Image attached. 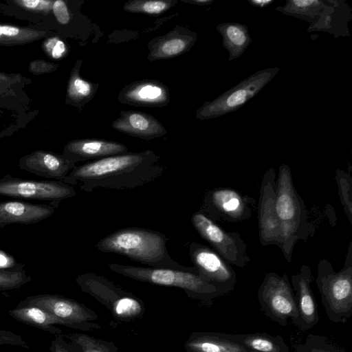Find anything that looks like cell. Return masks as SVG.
Wrapping results in <instances>:
<instances>
[{
  "instance_id": "obj_1",
  "label": "cell",
  "mask_w": 352,
  "mask_h": 352,
  "mask_svg": "<svg viewBox=\"0 0 352 352\" xmlns=\"http://www.w3.org/2000/svg\"><path fill=\"white\" fill-rule=\"evenodd\" d=\"M160 159L151 150L109 156L76 166L63 182L77 185L85 192L98 188L133 189L162 175Z\"/></svg>"
},
{
  "instance_id": "obj_2",
  "label": "cell",
  "mask_w": 352,
  "mask_h": 352,
  "mask_svg": "<svg viewBox=\"0 0 352 352\" xmlns=\"http://www.w3.org/2000/svg\"><path fill=\"white\" fill-rule=\"evenodd\" d=\"M275 211L282 234L281 251L291 262L294 245L298 240L307 241L314 232L302 199L296 192L288 165L278 169L275 188Z\"/></svg>"
},
{
  "instance_id": "obj_3",
  "label": "cell",
  "mask_w": 352,
  "mask_h": 352,
  "mask_svg": "<svg viewBox=\"0 0 352 352\" xmlns=\"http://www.w3.org/2000/svg\"><path fill=\"white\" fill-rule=\"evenodd\" d=\"M168 239L161 232L140 228L118 230L100 240V252L116 253L154 267L185 270L171 259L166 247Z\"/></svg>"
},
{
  "instance_id": "obj_4",
  "label": "cell",
  "mask_w": 352,
  "mask_h": 352,
  "mask_svg": "<svg viewBox=\"0 0 352 352\" xmlns=\"http://www.w3.org/2000/svg\"><path fill=\"white\" fill-rule=\"evenodd\" d=\"M109 267L118 274L138 281L182 289L188 297L208 305L221 297L217 289L204 280L194 267L179 270L111 263Z\"/></svg>"
},
{
  "instance_id": "obj_5",
  "label": "cell",
  "mask_w": 352,
  "mask_h": 352,
  "mask_svg": "<svg viewBox=\"0 0 352 352\" xmlns=\"http://www.w3.org/2000/svg\"><path fill=\"white\" fill-rule=\"evenodd\" d=\"M316 283L328 319L335 323L347 322L352 316L351 242L343 267L338 272L328 260H320Z\"/></svg>"
},
{
  "instance_id": "obj_6",
  "label": "cell",
  "mask_w": 352,
  "mask_h": 352,
  "mask_svg": "<svg viewBox=\"0 0 352 352\" xmlns=\"http://www.w3.org/2000/svg\"><path fill=\"white\" fill-rule=\"evenodd\" d=\"M76 281L82 292L103 305L117 320L130 322L141 318L145 313L141 299L103 276L86 273L79 275Z\"/></svg>"
},
{
  "instance_id": "obj_7",
  "label": "cell",
  "mask_w": 352,
  "mask_h": 352,
  "mask_svg": "<svg viewBox=\"0 0 352 352\" xmlns=\"http://www.w3.org/2000/svg\"><path fill=\"white\" fill-rule=\"evenodd\" d=\"M280 68L273 67L257 71L211 101L197 109L195 116L204 120L216 118L238 110L254 97L276 76Z\"/></svg>"
},
{
  "instance_id": "obj_8",
  "label": "cell",
  "mask_w": 352,
  "mask_h": 352,
  "mask_svg": "<svg viewBox=\"0 0 352 352\" xmlns=\"http://www.w3.org/2000/svg\"><path fill=\"white\" fill-rule=\"evenodd\" d=\"M260 306L265 315L285 327L290 319L296 325L298 318L297 302L287 273L282 276L267 273L257 292Z\"/></svg>"
},
{
  "instance_id": "obj_9",
  "label": "cell",
  "mask_w": 352,
  "mask_h": 352,
  "mask_svg": "<svg viewBox=\"0 0 352 352\" xmlns=\"http://www.w3.org/2000/svg\"><path fill=\"white\" fill-rule=\"evenodd\" d=\"M36 306L55 316L64 326L82 331L98 329V324L91 322L98 319L92 309L78 301L56 294H38L27 297L16 307Z\"/></svg>"
},
{
  "instance_id": "obj_10",
  "label": "cell",
  "mask_w": 352,
  "mask_h": 352,
  "mask_svg": "<svg viewBox=\"0 0 352 352\" xmlns=\"http://www.w3.org/2000/svg\"><path fill=\"white\" fill-rule=\"evenodd\" d=\"M191 221L199 234L228 263L243 267L250 261L247 245L239 233L225 231L201 212L193 214Z\"/></svg>"
},
{
  "instance_id": "obj_11",
  "label": "cell",
  "mask_w": 352,
  "mask_h": 352,
  "mask_svg": "<svg viewBox=\"0 0 352 352\" xmlns=\"http://www.w3.org/2000/svg\"><path fill=\"white\" fill-rule=\"evenodd\" d=\"M74 188L61 181H36L6 175L0 178V195L60 202L76 196Z\"/></svg>"
},
{
  "instance_id": "obj_12",
  "label": "cell",
  "mask_w": 352,
  "mask_h": 352,
  "mask_svg": "<svg viewBox=\"0 0 352 352\" xmlns=\"http://www.w3.org/2000/svg\"><path fill=\"white\" fill-rule=\"evenodd\" d=\"M189 250L198 274L214 286L221 296L234 289L237 282L236 274L216 251L197 242L190 244Z\"/></svg>"
},
{
  "instance_id": "obj_13",
  "label": "cell",
  "mask_w": 352,
  "mask_h": 352,
  "mask_svg": "<svg viewBox=\"0 0 352 352\" xmlns=\"http://www.w3.org/2000/svg\"><path fill=\"white\" fill-rule=\"evenodd\" d=\"M276 173L271 168L265 171L261 184L258 203V234L263 245L282 248L281 229L275 211Z\"/></svg>"
},
{
  "instance_id": "obj_14",
  "label": "cell",
  "mask_w": 352,
  "mask_h": 352,
  "mask_svg": "<svg viewBox=\"0 0 352 352\" xmlns=\"http://www.w3.org/2000/svg\"><path fill=\"white\" fill-rule=\"evenodd\" d=\"M204 208L212 220L236 223L248 219L252 215L251 200L228 188L210 191L204 199Z\"/></svg>"
},
{
  "instance_id": "obj_15",
  "label": "cell",
  "mask_w": 352,
  "mask_h": 352,
  "mask_svg": "<svg viewBox=\"0 0 352 352\" xmlns=\"http://www.w3.org/2000/svg\"><path fill=\"white\" fill-rule=\"evenodd\" d=\"M312 281L311 270L306 265H302L297 274L292 275V289L298 311L295 326L302 331L312 329L320 320L316 301L311 288Z\"/></svg>"
},
{
  "instance_id": "obj_16",
  "label": "cell",
  "mask_w": 352,
  "mask_h": 352,
  "mask_svg": "<svg viewBox=\"0 0 352 352\" xmlns=\"http://www.w3.org/2000/svg\"><path fill=\"white\" fill-rule=\"evenodd\" d=\"M19 166L36 175L63 182L76 165L64 155L37 151L22 157Z\"/></svg>"
},
{
  "instance_id": "obj_17",
  "label": "cell",
  "mask_w": 352,
  "mask_h": 352,
  "mask_svg": "<svg viewBox=\"0 0 352 352\" xmlns=\"http://www.w3.org/2000/svg\"><path fill=\"white\" fill-rule=\"evenodd\" d=\"M170 99L168 87L155 80L133 82L124 87L118 96L120 102L135 107H163Z\"/></svg>"
},
{
  "instance_id": "obj_18",
  "label": "cell",
  "mask_w": 352,
  "mask_h": 352,
  "mask_svg": "<svg viewBox=\"0 0 352 352\" xmlns=\"http://www.w3.org/2000/svg\"><path fill=\"white\" fill-rule=\"evenodd\" d=\"M59 202L30 204L23 201L0 203V228L14 223L33 224L51 217Z\"/></svg>"
},
{
  "instance_id": "obj_19",
  "label": "cell",
  "mask_w": 352,
  "mask_h": 352,
  "mask_svg": "<svg viewBox=\"0 0 352 352\" xmlns=\"http://www.w3.org/2000/svg\"><path fill=\"white\" fill-rule=\"evenodd\" d=\"M197 34L177 26L168 33L151 40L148 45V59L151 61L171 58L189 51L197 40Z\"/></svg>"
},
{
  "instance_id": "obj_20",
  "label": "cell",
  "mask_w": 352,
  "mask_h": 352,
  "mask_svg": "<svg viewBox=\"0 0 352 352\" xmlns=\"http://www.w3.org/2000/svg\"><path fill=\"white\" fill-rule=\"evenodd\" d=\"M112 128L144 140L160 138L166 133L164 126L152 115L135 111H122Z\"/></svg>"
},
{
  "instance_id": "obj_21",
  "label": "cell",
  "mask_w": 352,
  "mask_h": 352,
  "mask_svg": "<svg viewBox=\"0 0 352 352\" xmlns=\"http://www.w3.org/2000/svg\"><path fill=\"white\" fill-rule=\"evenodd\" d=\"M127 147L119 142L103 140L82 139L72 140L64 148L63 155L76 164L79 162L99 160L126 153Z\"/></svg>"
},
{
  "instance_id": "obj_22",
  "label": "cell",
  "mask_w": 352,
  "mask_h": 352,
  "mask_svg": "<svg viewBox=\"0 0 352 352\" xmlns=\"http://www.w3.org/2000/svg\"><path fill=\"white\" fill-rule=\"evenodd\" d=\"M341 1H327V6L319 16L318 20L314 24L309 25L308 31H322L333 34L338 36H349L347 23L351 19V11L346 3L342 4Z\"/></svg>"
},
{
  "instance_id": "obj_23",
  "label": "cell",
  "mask_w": 352,
  "mask_h": 352,
  "mask_svg": "<svg viewBox=\"0 0 352 352\" xmlns=\"http://www.w3.org/2000/svg\"><path fill=\"white\" fill-rule=\"evenodd\" d=\"M186 352H250L241 345L231 341L223 333L195 331L184 344Z\"/></svg>"
},
{
  "instance_id": "obj_24",
  "label": "cell",
  "mask_w": 352,
  "mask_h": 352,
  "mask_svg": "<svg viewBox=\"0 0 352 352\" xmlns=\"http://www.w3.org/2000/svg\"><path fill=\"white\" fill-rule=\"evenodd\" d=\"M223 335L250 351L254 352H290L288 345L280 335L265 333H238Z\"/></svg>"
},
{
  "instance_id": "obj_25",
  "label": "cell",
  "mask_w": 352,
  "mask_h": 352,
  "mask_svg": "<svg viewBox=\"0 0 352 352\" xmlns=\"http://www.w3.org/2000/svg\"><path fill=\"white\" fill-rule=\"evenodd\" d=\"M15 320L47 331L56 337H60L61 330L54 324L63 325V322L48 311L36 307H16L8 311Z\"/></svg>"
},
{
  "instance_id": "obj_26",
  "label": "cell",
  "mask_w": 352,
  "mask_h": 352,
  "mask_svg": "<svg viewBox=\"0 0 352 352\" xmlns=\"http://www.w3.org/2000/svg\"><path fill=\"white\" fill-rule=\"evenodd\" d=\"M217 30L223 38V46L229 53L228 61L239 58L252 42L247 25L238 22H221Z\"/></svg>"
},
{
  "instance_id": "obj_27",
  "label": "cell",
  "mask_w": 352,
  "mask_h": 352,
  "mask_svg": "<svg viewBox=\"0 0 352 352\" xmlns=\"http://www.w3.org/2000/svg\"><path fill=\"white\" fill-rule=\"evenodd\" d=\"M327 6V1L322 0H288L276 10L287 16L303 19L310 25L315 23Z\"/></svg>"
},
{
  "instance_id": "obj_28",
  "label": "cell",
  "mask_w": 352,
  "mask_h": 352,
  "mask_svg": "<svg viewBox=\"0 0 352 352\" xmlns=\"http://www.w3.org/2000/svg\"><path fill=\"white\" fill-rule=\"evenodd\" d=\"M82 60H78L73 69L69 80L67 97L73 105H84L89 102L95 96L98 89V84L92 83L82 78L79 74V69Z\"/></svg>"
},
{
  "instance_id": "obj_29",
  "label": "cell",
  "mask_w": 352,
  "mask_h": 352,
  "mask_svg": "<svg viewBox=\"0 0 352 352\" xmlns=\"http://www.w3.org/2000/svg\"><path fill=\"white\" fill-rule=\"evenodd\" d=\"M64 336L75 344L80 352H119L113 342L85 333H72Z\"/></svg>"
},
{
  "instance_id": "obj_30",
  "label": "cell",
  "mask_w": 352,
  "mask_h": 352,
  "mask_svg": "<svg viewBox=\"0 0 352 352\" xmlns=\"http://www.w3.org/2000/svg\"><path fill=\"white\" fill-rule=\"evenodd\" d=\"M296 352H348L322 335L309 333L303 343H294Z\"/></svg>"
},
{
  "instance_id": "obj_31",
  "label": "cell",
  "mask_w": 352,
  "mask_h": 352,
  "mask_svg": "<svg viewBox=\"0 0 352 352\" xmlns=\"http://www.w3.org/2000/svg\"><path fill=\"white\" fill-rule=\"evenodd\" d=\"M176 3V0H131L124 5L123 9L132 13L159 14L173 7Z\"/></svg>"
},
{
  "instance_id": "obj_32",
  "label": "cell",
  "mask_w": 352,
  "mask_h": 352,
  "mask_svg": "<svg viewBox=\"0 0 352 352\" xmlns=\"http://www.w3.org/2000/svg\"><path fill=\"white\" fill-rule=\"evenodd\" d=\"M43 35V32L15 26L0 25L1 44H20L38 38Z\"/></svg>"
},
{
  "instance_id": "obj_33",
  "label": "cell",
  "mask_w": 352,
  "mask_h": 352,
  "mask_svg": "<svg viewBox=\"0 0 352 352\" xmlns=\"http://www.w3.org/2000/svg\"><path fill=\"white\" fill-rule=\"evenodd\" d=\"M336 180L338 195L344 212L350 223H352V179L351 175L338 169L336 172Z\"/></svg>"
},
{
  "instance_id": "obj_34",
  "label": "cell",
  "mask_w": 352,
  "mask_h": 352,
  "mask_svg": "<svg viewBox=\"0 0 352 352\" xmlns=\"http://www.w3.org/2000/svg\"><path fill=\"white\" fill-rule=\"evenodd\" d=\"M31 280L25 270L0 271V292L17 289Z\"/></svg>"
},
{
  "instance_id": "obj_35",
  "label": "cell",
  "mask_w": 352,
  "mask_h": 352,
  "mask_svg": "<svg viewBox=\"0 0 352 352\" xmlns=\"http://www.w3.org/2000/svg\"><path fill=\"white\" fill-rule=\"evenodd\" d=\"M44 50L53 58L58 59L66 53V46L58 38H50L43 43Z\"/></svg>"
},
{
  "instance_id": "obj_36",
  "label": "cell",
  "mask_w": 352,
  "mask_h": 352,
  "mask_svg": "<svg viewBox=\"0 0 352 352\" xmlns=\"http://www.w3.org/2000/svg\"><path fill=\"white\" fill-rule=\"evenodd\" d=\"M24 270V265L19 263L12 255L0 249V271Z\"/></svg>"
},
{
  "instance_id": "obj_37",
  "label": "cell",
  "mask_w": 352,
  "mask_h": 352,
  "mask_svg": "<svg viewBox=\"0 0 352 352\" xmlns=\"http://www.w3.org/2000/svg\"><path fill=\"white\" fill-rule=\"evenodd\" d=\"M19 6L32 11L49 12L54 1L43 0H20L15 1Z\"/></svg>"
},
{
  "instance_id": "obj_38",
  "label": "cell",
  "mask_w": 352,
  "mask_h": 352,
  "mask_svg": "<svg viewBox=\"0 0 352 352\" xmlns=\"http://www.w3.org/2000/svg\"><path fill=\"white\" fill-rule=\"evenodd\" d=\"M10 344L28 348V344L23 338L11 331L0 330V345Z\"/></svg>"
},
{
  "instance_id": "obj_39",
  "label": "cell",
  "mask_w": 352,
  "mask_h": 352,
  "mask_svg": "<svg viewBox=\"0 0 352 352\" xmlns=\"http://www.w3.org/2000/svg\"><path fill=\"white\" fill-rule=\"evenodd\" d=\"M52 11L57 20L61 25H66L70 21V15L65 1L57 0L53 2Z\"/></svg>"
},
{
  "instance_id": "obj_40",
  "label": "cell",
  "mask_w": 352,
  "mask_h": 352,
  "mask_svg": "<svg viewBox=\"0 0 352 352\" xmlns=\"http://www.w3.org/2000/svg\"><path fill=\"white\" fill-rule=\"evenodd\" d=\"M57 66V65L43 60H34L30 63V69L32 73L40 74L50 72L56 69Z\"/></svg>"
},
{
  "instance_id": "obj_41",
  "label": "cell",
  "mask_w": 352,
  "mask_h": 352,
  "mask_svg": "<svg viewBox=\"0 0 352 352\" xmlns=\"http://www.w3.org/2000/svg\"><path fill=\"white\" fill-rule=\"evenodd\" d=\"M50 351L52 352H71L58 342L57 338L52 342Z\"/></svg>"
},
{
  "instance_id": "obj_42",
  "label": "cell",
  "mask_w": 352,
  "mask_h": 352,
  "mask_svg": "<svg viewBox=\"0 0 352 352\" xmlns=\"http://www.w3.org/2000/svg\"><path fill=\"white\" fill-rule=\"evenodd\" d=\"M248 1L254 7L264 8L271 5L274 0H248Z\"/></svg>"
},
{
  "instance_id": "obj_43",
  "label": "cell",
  "mask_w": 352,
  "mask_h": 352,
  "mask_svg": "<svg viewBox=\"0 0 352 352\" xmlns=\"http://www.w3.org/2000/svg\"><path fill=\"white\" fill-rule=\"evenodd\" d=\"M188 3H194L199 6H206L213 2V0H189L184 1Z\"/></svg>"
},
{
  "instance_id": "obj_44",
  "label": "cell",
  "mask_w": 352,
  "mask_h": 352,
  "mask_svg": "<svg viewBox=\"0 0 352 352\" xmlns=\"http://www.w3.org/2000/svg\"><path fill=\"white\" fill-rule=\"evenodd\" d=\"M250 352H254V351H250Z\"/></svg>"
},
{
  "instance_id": "obj_45",
  "label": "cell",
  "mask_w": 352,
  "mask_h": 352,
  "mask_svg": "<svg viewBox=\"0 0 352 352\" xmlns=\"http://www.w3.org/2000/svg\"><path fill=\"white\" fill-rule=\"evenodd\" d=\"M49 352H52V351H49Z\"/></svg>"
}]
</instances>
